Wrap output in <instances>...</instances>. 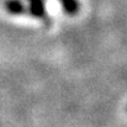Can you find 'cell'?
Here are the masks:
<instances>
[{"label": "cell", "mask_w": 127, "mask_h": 127, "mask_svg": "<svg viewBox=\"0 0 127 127\" xmlns=\"http://www.w3.org/2000/svg\"><path fill=\"white\" fill-rule=\"evenodd\" d=\"M29 1V6H27V12L36 17V19H41V20H47V12H46V4L44 0H27Z\"/></svg>", "instance_id": "cell-1"}, {"label": "cell", "mask_w": 127, "mask_h": 127, "mask_svg": "<svg viewBox=\"0 0 127 127\" xmlns=\"http://www.w3.org/2000/svg\"><path fill=\"white\" fill-rule=\"evenodd\" d=\"M5 10L11 15H24L27 14V6L21 0H5Z\"/></svg>", "instance_id": "cell-2"}, {"label": "cell", "mask_w": 127, "mask_h": 127, "mask_svg": "<svg viewBox=\"0 0 127 127\" xmlns=\"http://www.w3.org/2000/svg\"><path fill=\"white\" fill-rule=\"evenodd\" d=\"M58 1H59L61 6L63 7V10L67 15L74 16L79 12L80 5H79L78 0H58Z\"/></svg>", "instance_id": "cell-3"}]
</instances>
